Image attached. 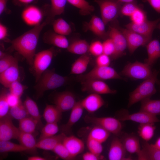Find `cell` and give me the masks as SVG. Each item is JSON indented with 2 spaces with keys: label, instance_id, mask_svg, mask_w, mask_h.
Listing matches in <instances>:
<instances>
[{
  "label": "cell",
  "instance_id": "6da1fadb",
  "mask_svg": "<svg viewBox=\"0 0 160 160\" xmlns=\"http://www.w3.org/2000/svg\"><path fill=\"white\" fill-rule=\"evenodd\" d=\"M46 24L47 22H45L34 26L10 41L13 49L22 56L31 65L33 63L40 33Z\"/></svg>",
  "mask_w": 160,
  "mask_h": 160
},
{
  "label": "cell",
  "instance_id": "7a4b0ae2",
  "mask_svg": "<svg viewBox=\"0 0 160 160\" xmlns=\"http://www.w3.org/2000/svg\"><path fill=\"white\" fill-rule=\"evenodd\" d=\"M69 80V77L57 73L53 69L46 70L42 73L34 87V98L36 99L39 98L45 91L63 86Z\"/></svg>",
  "mask_w": 160,
  "mask_h": 160
},
{
  "label": "cell",
  "instance_id": "3957f363",
  "mask_svg": "<svg viewBox=\"0 0 160 160\" xmlns=\"http://www.w3.org/2000/svg\"><path fill=\"white\" fill-rule=\"evenodd\" d=\"M158 73V72L156 71H153L150 77L145 79L130 93L128 104V108L144 99L150 98L156 92L155 84L157 81Z\"/></svg>",
  "mask_w": 160,
  "mask_h": 160
},
{
  "label": "cell",
  "instance_id": "277c9868",
  "mask_svg": "<svg viewBox=\"0 0 160 160\" xmlns=\"http://www.w3.org/2000/svg\"><path fill=\"white\" fill-rule=\"evenodd\" d=\"M76 78L77 80L80 82L88 79L103 81L113 79H123L114 68L109 66H96L89 72L79 75Z\"/></svg>",
  "mask_w": 160,
  "mask_h": 160
},
{
  "label": "cell",
  "instance_id": "5b68a950",
  "mask_svg": "<svg viewBox=\"0 0 160 160\" xmlns=\"http://www.w3.org/2000/svg\"><path fill=\"white\" fill-rule=\"evenodd\" d=\"M54 54L53 48H51L35 54L31 70L35 77L36 82L50 64Z\"/></svg>",
  "mask_w": 160,
  "mask_h": 160
},
{
  "label": "cell",
  "instance_id": "8992f818",
  "mask_svg": "<svg viewBox=\"0 0 160 160\" xmlns=\"http://www.w3.org/2000/svg\"><path fill=\"white\" fill-rule=\"evenodd\" d=\"M151 67L147 63L137 61L126 65L120 75L132 79H145L152 74Z\"/></svg>",
  "mask_w": 160,
  "mask_h": 160
},
{
  "label": "cell",
  "instance_id": "52a82bcc",
  "mask_svg": "<svg viewBox=\"0 0 160 160\" xmlns=\"http://www.w3.org/2000/svg\"><path fill=\"white\" fill-rule=\"evenodd\" d=\"M87 123L100 126L110 133L118 135L122 128L121 121L117 118L111 117H96L86 116L84 118Z\"/></svg>",
  "mask_w": 160,
  "mask_h": 160
},
{
  "label": "cell",
  "instance_id": "ba28073f",
  "mask_svg": "<svg viewBox=\"0 0 160 160\" xmlns=\"http://www.w3.org/2000/svg\"><path fill=\"white\" fill-rule=\"evenodd\" d=\"M99 6L101 19L105 25L115 20L120 14L122 4L117 0H95Z\"/></svg>",
  "mask_w": 160,
  "mask_h": 160
},
{
  "label": "cell",
  "instance_id": "9c48e42d",
  "mask_svg": "<svg viewBox=\"0 0 160 160\" xmlns=\"http://www.w3.org/2000/svg\"><path fill=\"white\" fill-rule=\"evenodd\" d=\"M125 36L127 47L129 52L132 54L139 47L147 45L152 37L145 36L126 28H119Z\"/></svg>",
  "mask_w": 160,
  "mask_h": 160
},
{
  "label": "cell",
  "instance_id": "30bf717a",
  "mask_svg": "<svg viewBox=\"0 0 160 160\" xmlns=\"http://www.w3.org/2000/svg\"><path fill=\"white\" fill-rule=\"evenodd\" d=\"M117 116V119L121 121H129L140 124L155 123L160 121L156 116L140 111L137 112L130 114L126 110H122L118 112Z\"/></svg>",
  "mask_w": 160,
  "mask_h": 160
},
{
  "label": "cell",
  "instance_id": "8fae6325",
  "mask_svg": "<svg viewBox=\"0 0 160 160\" xmlns=\"http://www.w3.org/2000/svg\"><path fill=\"white\" fill-rule=\"evenodd\" d=\"M9 114L0 119V141L18 140L20 131L13 124Z\"/></svg>",
  "mask_w": 160,
  "mask_h": 160
},
{
  "label": "cell",
  "instance_id": "7c38bea8",
  "mask_svg": "<svg viewBox=\"0 0 160 160\" xmlns=\"http://www.w3.org/2000/svg\"><path fill=\"white\" fill-rule=\"evenodd\" d=\"M82 91L99 95L114 94L116 90L111 89L102 80L88 79L80 82Z\"/></svg>",
  "mask_w": 160,
  "mask_h": 160
},
{
  "label": "cell",
  "instance_id": "4fadbf2b",
  "mask_svg": "<svg viewBox=\"0 0 160 160\" xmlns=\"http://www.w3.org/2000/svg\"><path fill=\"white\" fill-rule=\"evenodd\" d=\"M108 35L113 40L115 47V51L112 56L115 60L122 56L127 47L126 38L119 28L110 26Z\"/></svg>",
  "mask_w": 160,
  "mask_h": 160
},
{
  "label": "cell",
  "instance_id": "5bb4252c",
  "mask_svg": "<svg viewBox=\"0 0 160 160\" xmlns=\"http://www.w3.org/2000/svg\"><path fill=\"white\" fill-rule=\"evenodd\" d=\"M53 102L62 112L71 110L77 102L74 95L68 91L57 93L53 97Z\"/></svg>",
  "mask_w": 160,
  "mask_h": 160
},
{
  "label": "cell",
  "instance_id": "9a60e30c",
  "mask_svg": "<svg viewBox=\"0 0 160 160\" xmlns=\"http://www.w3.org/2000/svg\"><path fill=\"white\" fill-rule=\"evenodd\" d=\"M160 22V18L153 20H146L143 23L137 24L132 22L125 25L126 28L141 35L152 37L154 29Z\"/></svg>",
  "mask_w": 160,
  "mask_h": 160
},
{
  "label": "cell",
  "instance_id": "2e32d148",
  "mask_svg": "<svg viewBox=\"0 0 160 160\" xmlns=\"http://www.w3.org/2000/svg\"><path fill=\"white\" fill-rule=\"evenodd\" d=\"M21 17L23 20L27 25L35 26L41 24L43 14L38 7L31 5L28 6L23 10Z\"/></svg>",
  "mask_w": 160,
  "mask_h": 160
},
{
  "label": "cell",
  "instance_id": "e0dca14e",
  "mask_svg": "<svg viewBox=\"0 0 160 160\" xmlns=\"http://www.w3.org/2000/svg\"><path fill=\"white\" fill-rule=\"evenodd\" d=\"M126 150L122 142L118 137L112 140L108 151V157L109 160H131L125 157Z\"/></svg>",
  "mask_w": 160,
  "mask_h": 160
},
{
  "label": "cell",
  "instance_id": "ac0fdd59",
  "mask_svg": "<svg viewBox=\"0 0 160 160\" xmlns=\"http://www.w3.org/2000/svg\"><path fill=\"white\" fill-rule=\"evenodd\" d=\"M19 72L17 59L9 67L0 73V83L8 88L11 83L18 80Z\"/></svg>",
  "mask_w": 160,
  "mask_h": 160
},
{
  "label": "cell",
  "instance_id": "d6986e66",
  "mask_svg": "<svg viewBox=\"0 0 160 160\" xmlns=\"http://www.w3.org/2000/svg\"><path fill=\"white\" fill-rule=\"evenodd\" d=\"M81 101L84 109L89 113L95 112L105 103L100 95L95 93H91Z\"/></svg>",
  "mask_w": 160,
  "mask_h": 160
},
{
  "label": "cell",
  "instance_id": "ffe728a7",
  "mask_svg": "<svg viewBox=\"0 0 160 160\" xmlns=\"http://www.w3.org/2000/svg\"><path fill=\"white\" fill-rule=\"evenodd\" d=\"M62 143L73 159L81 153L84 149V145L82 140L73 135L66 136Z\"/></svg>",
  "mask_w": 160,
  "mask_h": 160
},
{
  "label": "cell",
  "instance_id": "44dd1931",
  "mask_svg": "<svg viewBox=\"0 0 160 160\" xmlns=\"http://www.w3.org/2000/svg\"><path fill=\"white\" fill-rule=\"evenodd\" d=\"M140 153L137 155L139 160H160V149L143 141Z\"/></svg>",
  "mask_w": 160,
  "mask_h": 160
},
{
  "label": "cell",
  "instance_id": "7402d4cb",
  "mask_svg": "<svg viewBox=\"0 0 160 160\" xmlns=\"http://www.w3.org/2000/svg\"><path fill=\"white\" fill-rule=\"evenodd\" d=\"M84 108L81 101L77 102L71 109V111L67 122L61 127L63 133L68 132L70 131L73 125L80 119L83 112Z\"/></svg>",
  "mask_w": 160,
  "mask_h": 160
},
{
  "label": "cell",
  "instance_id": "603a6c76",
  "mask_svg": "<svg viewBox=\"0 0 160 160\" xmlns=\"http://www.w3.org/2000/svg\"><path fill=\"white\" fill-rule=\"evenodd\" d=\"M66 135L64 133L46 138L37 143V148L47 151H52L59 143L62 142Z\"/></svg>",
  "mask_w": 160,
  "mask_h": 160
},
{
  "label": "cell",
  "instance_id": "cb8c5ba5",
  "mask_svg": "<svg viewBox=\"0 0 160 160\" xmlns=\"http://www.w3.org/2000/svg\"><path fill=\"white\" fill-rule=\"evenodd\" d=\"M46 43L63 49H67L69 43L65 36L51 32L46 33L44 38Z\"/></svg>",
  "mask_w": 160,
  "mask_h": 160
},
{
  "label": "cell",
  "instance_id": "d4e9b609",
  "mask_svg": "<svg viewBox=\"0 0 160 160\" xmlns=\"http://www.w3.org/2000/svg\"><path fill=\"white\" fill-rule=\"evenodd\" d=\"M105 25L102 19L94 15L92 17L87 25L88 29L94 34L101 38L104 39L107 36Z\"/></svg>",
  "mask_w": 160,
  "mask_h": 160
},
{
  "label": "cell",
  "instance_id": "484cf974",
  "mask_svg": "<svg viewBox=\"0 0 160 160\" xmlns=\"http://www.w3.org/2000/svg\"><path fill=\"white\" fill-rule=\"evenodd\" d=\"M148 55L146 63L151 67L160 57V43L157 39L151 40L146 45Z\"/></svg>",
  "mask_w": 160,
  "mask_h": 160
},
{
  "label": "cell",
  "instance_id": "4316f807",
  "mask_svg": "<svg viewBox=\"0 0 160 160\" xmlns=\"http://www.w3.org/2000/svg\"><path fill=\"white\" fill-rule=\"evenodd\" d=\"M62 112L55 105L47 104L43 116L47 123H57L61 119Z\"/></svg>",
  "mask_w": 160,
  "mask_h": 160
},
{
  "label": "cell",
  "instance_id": "83f0119b",
  "mask_svg": "<svg viewBox=\"0 0 160 160\" xmlns=\"http://www.w3.org/2000/svg\"><path fill=\"white\" fill-rule=\"evenodd\" d=\"M139 111L156 116L160 115V99L153 100L150 98L143 99L141 101Z\"/></svg>",
  "mask_w": 160,
  "mask_h": 160
},
{
  "label": "cell",
  "instance_id": "f1b7e54d",
  "mask_svg": "<svg viewBox=\"0 0 160 160\" xmlns=\"http://www.w3.org/2000/svg\"><path fill=\"white\" fill-rule=\"evenodd\" d=\"M90 60L89 56L86 54L82 55L72 64L70 74H82L86 70Z\"/></svg>",
  "mask_w": 160,
  "mask_h": 160
},
{
  "label": "cell",
  "instance_id": "f546056e",
  "mask_svg": "<svg viewBox=\"0 0 160 160\" xmlns=\"http://www.w3.org/2000/svg\"><path fill=\"white\" fill-rule=\"evenodd\" d=\"M127 151L130 153H139L141 147L139 138L134 135H128L125 137L122 142Z\"/></svg>",
  "mask_w": 160,
  "mask_h": 160
},
{
  "label": "cell",
  "instance_id": "4dcf8cb0",
  "mask_svg": "<svg viewBox=\"0 0 160 160\" xmlns=\"http://www.w3.org/2000/svg\"><path fill=\"white\" fill-rule=\"evenodd\" d=\"M23 104L26 108L30 116L37 121L38 126L41 127L42 124L41 116L36 103L30 97L27 96L24 101Z\"/></svg>",
  "mask_w": 160,
  "mask_h": 160
},
{
  "label": "cell",
  "instance_id": "1f68e13d",
  "mask_svg": "<svg viewBox=\"0 0 160 160\" xmlns=\"http://www.w3.org/2000/svg\"><path fill=\"white\" fill-rule=\"evenodd\" d=\"M89 44L85 40H78L69 44L67 49L71 53L82 55L89 51Z\"/></svg>",
  "mask_w": 160,
  "mask_h": 160
},
{
  "label": "cell",
  "instance_id": "d6a6232c",
  "mask_svg": "<svg viewBox=\"0 0 160 160\" xmlns=\"http://www.w3.org/2000/svg\"><path fill=\"white\" fill-rule=\"evenodd\" d=\"M156 128L154 123L140 124L138 129V133L144 141L148 142L153 137Z\"/></svg>",
  "mask_w": 160,
  "mask_h": 160
},
{
  "label": "cell",
  "instance_id": "836d02e7",
  "mask_svg": "<svg viewBox=\"0 0 160 160\" xmlns=\"http://www.w3.org/2000/svg\"><path fill=\"white\" fill-rule=\"evenodd\" d=\"M95 126L90 131L87 137L102 143L107 140L110 133L100 126Z\"/></svg>",
  "mask_w": 160,
  "mask_h": 160
},
{
  "label": "cell",
  "instance_id": "e575fe53",
  "mask_svg": "<svg viewBox=\"0 0 160 160\" xmlns=\"http://www.w3.org/2000/svg\"><path fill=\"white\" fill-rule=\"evenodd\" d=\"M38 123L31 116H28L19 120V129L21 132L33 134Z\"/></svg>",
  "mask_w": 160,
  "mask_h": 160
},
{
  "label": "cell",
  "instance_id": "d590c367",
  "mask_svg": "<svg viewBox=\"0 0 160 160\" xmlns=\"http://www.w3.org/2000/svg\"><path fill=\"white\" fill-rule=\"evenodd\" d=\"M20 144L27 148L28 151H34L37 143L32 134L20 132L18 139Z\"/></svg>",
  "mask_w": 160,
  "mask_h": 160
},
{
  "label": "cell",
  "instance_id": "8d00e7d4",
  "mask_svg": "<svg viewBox=\"0 0 160 160\" xmlns=\"http://www.w3.org/2000/svg\"><path fill=\"white\" fill-rule=\"evenodd\" d=\"M28 151L21 144L15 143L9 141H0V152L1 153L22 152Z\"/></svg>",
  "mask_w": 160,
  "mask_h": 160
},
{
  "label": "cell",
  "instance_id": "74e56055",
  "mask_svg": "<svg viewBox=\"0 0 160 160\" xmlns=\"http://www.w3.org/2000/svg\"><path fill=\"white\" fill-rule=\"evenodd\" d=\"M52 26L54 32L61 35H68L72 32L70 25L62 18L55 20L53 23Z\"/></svg>",
  "mask_w": 160,
  "mask_h": 160
},
{
  "label": "cell",
  "instance_id": "f35d334b",
  "mask_svg": "<svg viewBox=\"0 0 160 160\" xmlns=\"http://www.w3.org/2000/svg\"><path fill=\"white\" fill-rule=\"evenodd\" d=\"M67 1L79 9V13L83 15H89L95 10V8L86 0H67Z\"/></svg>",
  "mask_w": 160,
  "mask_h": 160
},
{
  "label": "cell",
  "instance_id": "ab89813d",
  "mask_svg": "<svg viewBox=\"0 0 160 160\" xmlns=\"http://www.w3.org/2000/svg\"><path fill=\"white\" fill-rule=\"evenodd\" d=\"M8 114L12 118L19 120L29 116L22 103L16 106L10 108Z\"/></svg>",
  "mask_w": 160,
  "mask_h": 160
},
{
  "label": "cell",
  "instance_id": "60d3db41",
  "mask_svg": "<svg viewBox=\"0 0 160 160\" xmlns=\"http://www.w3.org/2000/svg\"><path fill=\"white\" fill-rule=\"evenodd\" d=\"M59 130L57 123H47L42 128L39 140L54 136Z\"/></svg>",
  "mask_w": 160,
  "mask_h": 160
},
{
  "label": "cell",
  "instance_id": "b9f144b4",
  "mask_svg": "<svg viewBox=\"0 0 160 160\" xmlns=\"http://www.w3.org/2000/svg\"><path fill=\"white\" fill-rule=\"evenodd\" d=\"M67 0H51V12L53 17L63 14Z\"/></svg>",
  "mask_w": 160,
  "mask_h": 160
},
{
  "label": "cell",
  "instance_id": "7bdbcfd3",
  "mask_svg": "<svg viewBox=\"0 0 160 160\" xmlns=\"http://www.w3.org/2000/svg\"><path fill=\"white\" fill-rule=\"evenodd\" d=\"M52 151L58 157L63 160H71L74 159L62 142L57 144Z\"/></svg>",
  "mask_w": 160,
  "mask_h": 160
},
{
  "label": "cell",
  "instance_id": "ee69618b",
  "mask_svg": "<svg viewBox=\"0 0 160 160\" xmlns=\"http://www.w3.org/2000/svg\"><path fill=\"white\" fill-rule=\"evenodd\" d=\"M7 93L4 90L2 91L0 95V119L8 114L10 107L8 103L7 95Z\"/></svg>",
  "mask_w": 160,
  "mask_h": 160
},
{
  "label": "cell",
  "instance_id": "f6af8a7d",
  "mask_svg": "<svg viewBox=\"0 0 160 160\" xmlns=\"http://www.w3.org/2000/svg\"><path fill=\"white\" fill-rule=\"evenodd\" d=\"M135 1L123 4L120 10V14L122 15L130 17L139 7Z\"/></svg>",
  "mask_w": 160,
  "mask_h": 160
},
{
  "label": "cell",
  "instance_id": "bcb514c9",
  "mask_svg": "<svg viewBox=\"0 0 160 160\" xmlns=\"http://www.w3.org/2000/svg\"><path fill=\"white\" fill-rule=\"evenodd\" d=\"M129 17L131 22L137 24L141 23L147 20L145 12L140 6Z\"/></svg>",
  "mask_w": 160,
  "mask_h": 160
},
{
  "label": "cell",
  "instance_id": "7dc6e473",
  "mask_svg": "<svg viewBox=\"0 0 160 160\" xmlns=\"http://www.w3.org/2000/svg\"><path fill=\"white\" fill-rule=\"evenodd\" d=\"M87 145L89 151L100 155L103 150L102 143L87 137Z\"/></svg>",
  "mask_w": 160,
  "mask_h": 160
},
{
  "label": "cell",
  "instance_id": "c3c4849f",
  "mask_svg": "<svg viewBox=\"0 0 160 160\" xmlns=\"http://www.w3.org/2000/svg\"><path fill=\"white\" fill-rule=\"evenodd\" d=\"M26 88L17 80L11 83L8 88L10 93L20 98Z\"/></svg>",
  "mask_w": 160,
  "mask_h": 160
},
{
  "label": "cell",
  "instance_id": "681fc988",
  "mask_svg": "<svg viewBox=\"0 0 160 160\" xmlns=\"http://www.w3.org/2000/svg\"><path fill=\"white\" fill-rule=\"evenodd\" d=\"M17 59L10 55L6 54L0 60V73L11 66Z\"/></svg>",
  "mask_w": 160,
  "mask_h": 160
},
{
  "label": "cell",
  "instance_id": "f907efd6",
  "mask_svg": "<svg viewBox=\"0 0 160 160\" xmlns=\"http://www.w3.org/2000/svg\"><path fill=\"white\" fill-rule=\"evenodd\" d=\"M89 51L92 55L96 57L103 54V43L99 41L92 42L89 45Z\"/></svg>",
  "mask_w": 160,
  "mask_h": 160
},
{
  "label": "cell",
  "instance_id": "816d5d0a",
  "mask_svg": "<svg viewBox=\"0 0 160 160\" xmlns=\"http://www.w3.org/2000/svg\"><path fill=\"white\" fill-rule=\"evenodd\" d=\"M103 53L109 56H112L115 52V47L113 42L110 38L103 43Z\"/></svg>",
  "mask_w": 160,
  "mask_h": 160
},
{
  "label": "cell",
  "instance_id": "f5cc1de1",
  "mask_svg": "<svg viewBox=\"0 0 160 160\" xmlns=\"http://www.w3.org/2000/svg\"><path fill=\"white\" fill-rule=\"evenodd\" d=\"M96 63L97 66H109L110 63L109 56L103 53L97 57Z\"/></svg>",
  "mask_w": 160,
  "mask_h": 160
},
{
  "label": "cell",
  "instance_id": "db71d44e",
  "mask_svg": "<svg viewBox=\"0 0 160 160\" xmlns=\"http://www.w3.org/2000/svg\"><path fill=\"white\" fill-rule=\"evenodd\" d=\"M7 98L10 108L16 106L21 103L20 97L10 92L7 93Z\"/></svg>",
  "mask_w": 160,
  "mask_h": 160
},
{
  "label": "cell",
  "instance_id": "11a10c76",
  "mask_svg": "<svg viewBox=\"0 0 160 160\" xmlns=\"http://www.w3.org/2000/svg\"><path fill=\"white\" fill-rule=\"evenodd\" d=\"M82 158L84 160H99L104 159L103 156L101 155H97L89 151L84 153Z\"/></svg>",
  "mask_w": 160,
  "mask_h": 160
},
{
  "label": "cell",
  "instance_id": "9f6ffc18",
  "mask_svg": "<svg viewBox=\"0 0 160 160\" xmlns=\"http://www.w3.org/2000/svg\"><path fill=\"white\" fill-rule=\"evenodd\" d=\"M145 2H147L154 10L160 13V0H142Z\"/></svg>",
  "mask_w": 160,
  "mask_h": 160
},
{
  "label": "cell",
  "instance_id": "6f0895ef",
  "mask_svg": "<svg viewBox=\"0 0 160 160\" xmlns=\"http://www.w3.org/2000/svg\"><path fill=\"white\" fill-rule=\"evenodd\" d=\"M7 35V27L1 23H0V40H2L5 39Z\"/></svg>",
  "mask_w": 160,
  "mask_h": 160
},
{
  "label": "cell",
  "instance_id": "680465c9",
  "mask_svg": "<svg viewBox=\"0 0 160 160\" xmlns=\"http://www.w3.org/2000/svg\"><path fill=\"white\" fill-rule=\"evenodd\" d=\"M9 0H0V15L5 10L7 2Z\"/></svg>",
  "mask_w": 160,
  "mask_h": 160
},
{
  "label": "cell",
  "instance_id": "91938a15",
  "mask_svg": "<svg viewBox=\"0 0 160 160\" xmlns=\"http://www.w3.org/2000/svg\"><path fill=\"white\" fill-rule=\"evenodd\" d=\"M47 159L39 156H33L28 157V160H45Z\"/></svg>",
  "mask_w": 160,
  "mask_h": 160
},
{
  "label": "cell",
  "instance_id": "94428289",
  "mask_svg": "<svg viewBox=\"0 0 160 160\" xmlns=\"http://www.w3.org/2000/svg\"><path fill=\"white\" fill-rule=\"evenodd\" d=\"M152 145L154 147L160 149V137L156 140L154 143Z\"/></svg>",
  "mask_w": 160,
  "mask_h": 160
},
{
  "label": "cell",
  "instance_id": "6125c7cd",
  "mask_svg": "<svg viewBox=\"0 0 160 160\" xmlns=\"http://www.w3.org/2000/svg\"><path fill=\"white\" fill-rule=\"evenodd\" d=\"M34 0H17L19 3L24 4H28L33 2Z\"/></svg>",
  "mask_w": 160,
  "mask_h": 160
},
{
  "label": "cell",
  "instance_id": "be15d7a7",
  "mask_svg": "<svg viewBox=\"0 0 160 160\" xmlns=\"http://www.w3.org/2000/svg\"><path fill=\"white\" fill-rule=\"evenodd\" d=\"M120 3L123 4L124 3L132 2L135 1V0H117Z\"/></svg>",
  "mask_w": 160,
  "mask_h": 160
},
{
  "label": "cell",
  "instance_id": "e7e4bbea",
  "mask_svg": "<svg viewBox=\"0 0 160 160\" xmlns=\"http://www.w3.org/2000/svg\"><path fill=\"white\" fill-rule=\"evenodd\" d=\"M6 54L2 51H0V59H1L4 57Z\"/></svg>",
  "mask_w": 160,
  "mask_h": 160
},
{
  "label": "cell",
  "instance_id": "03108f58",
  "mask_svg": "<svg viewBox=\"0 0 160 160\" xmlns=\"http://www.w3.org/2000/svg\"><path fill=\"white\" fill-rule=\"evenodd\" d=\"M156 28L159 29L160 30V22L158 24Z\"/></svg>",
  "mask_w": 160,
  "mask_h": 160
}]
</instances>
